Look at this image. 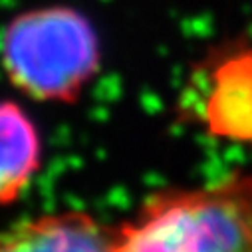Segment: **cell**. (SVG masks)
Instances as JSON below:
<instances>
[{"label":"cell","instance_id":"cell-5","mask_svg":"<svg viewBox=\"0 0 252 252\" xmlns=\"http://www.w3.org/2000/svg\"><path fill=\"white\" fill-rule=\"evenodd\" d=\"M42 137L28 111L0 99V207L14 205L42 169Z\"/></svg>","mask_w":252,"mask_h":252},{"label":"cell","instance_id":"cell-3","mask_svg":"<svg viewBox=\"0 0 252 252\" xmlns=\"http://www.w3.org/2000/svg\"><path fill=\"white\" fill-rule=\"evenodd\" d=\"M187 94L207 129L252 145V42L230 38L213 46L193 68Z\"/></svg>","mask_w":252,"mask_h":252},{"label":"cell","instance_id":"cell-4","mask_svg":"<svg viewBox=\"0 0 252 252\" xmlns=\"http://www.w3.org/2000/svg\"><path fill=\"white\" fill-rule=\"evenodd\" d=\"M115 226L86 211H56L0 230V252H113Z\"/></svg>","mask_w":252,"mask_h":252},{"label":"cell","instance_id":"cell-2","mask_svg":"<svg viewBox=\"0 0 252 252\" xmlns=\"http://www.w3.org/2000/svg\"><path fill=\"white\" fill-rule=\"evenodd\" d=\"M113 252H252V173L151 195L115 226Z\"/></svg>","mask_w":252,"mask_h":252},{"label":"cell","instance_id":"cell-1","mask_svg":"<svg viewBox=\"0 0 252 252\" xmlns=\"http://www.w3.org/2000/svg\"><path fill=\"white\" fill-rule=\"evenodd\" d=\"M103 56L92 14L66 0L24 6L0 28V72L30 101L78 103L101 74Z\"/></svg>","mask_w":252,"mask_h":252}]
</instances>
